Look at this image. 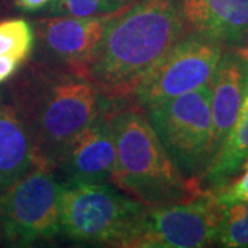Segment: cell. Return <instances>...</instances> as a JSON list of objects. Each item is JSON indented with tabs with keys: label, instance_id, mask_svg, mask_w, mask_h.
Wrapping results in <instances>:
<instances>
[{
	"label": "cell",
	"instance_id": "obj_1",
	"mask_svg": "<svg viewBox=\"0 0 248 248\" xmlns=\"http://www.w3.org/2000/svg\"><path fill=\"white\" fill-rule=\"evenodd\" d=\"M187 32L177 0H135L109 18L87 78L128 101L145 73Z\"/></svg>",
	"mask_w": 248,
	"mask_h": 248
},
{
	"label": "cell",
	"instance_id": "obj_2",
	"mask_svg": "<svg viewBox=\"0 0 248 248\" xmlns=\"http://www.w3.org/2000/svg\"><path fill=\"white\" fill-rule=\"evenodd\" d=\"M39 166L54 170L66 145L113 104L86 76L33 61L11 86Z\"/></svg>",
	"mask_w": 248,
	"mask_h": 248
},
{
	"label": "cell",
	"instance_id": "obj_3",
	"mask_svg": "<svg viewBox=\"0 0 248 248\" xmlns=\"http://www.w3.org/2000/svg\"><path fill=\"white\" fill-rule=\"evenodd\" d=\"M110 123L116 145L113 185L146 207L181 203L204 193L170 159L143 109L113 101Z\"/></svg>",
	"mask_w": 248,
	"mask_h": 248
},
{
	"label": "cell",
	"instance_id": "obj_4",
	"mask_svg": "<svg viewBox=\"0 0 248 248\" xmlns=\"http://www.w3.org/2000/svg\"><path fill=\"white\" fill-rule=\"evenodd\" d=\"M145 208L110 184L62 182L61 234L78 243L120 247Z\"/></svg>",
	"mask_w": 248,
	"mask_h": 248
},
{
	"label": "cell",
	"instance_id": "obj_5",
	"mask_svg": "<svg viewBox=\"0 0 248 248\" xmlns=\"http://www.w3.org/2000/svg\"><path fill=\"white\" fill-rule=\"evenodd\" d=\"M143 112L179 171L199 181L213 161L211 81Z\"/></svg>",
	"mask_w": 248,
	"mask_h": 248
},
{
	"label": "cell",
	"instance_id": "obj_6",
	"mask_svg": "<svg viewBox=\"0 0 248 248\" xmlns=\"http://www.w3.org/2000/svg\"><path fill=\"white\" fill-rule=\"evenodd\" d=\"M61 192L53 169L31 170L0 195V240L28 247L61 234Z\"/></svg>",
	"mask_w": 248,
	"mask_h": 248
},
{
	"label": "cell",
	"instance_id": "obj_7",
	"mask_svg": "<svg viewBox=\"0 0 248 248\" xmlns=\"http://www.w3.org/2000/svg\"><path fill=\"white\" fill-rule=\"evenodd\" d=\"M225 48L211 37L186 32L145 73L128 101L145 110L203 87L213 79Z\"/></svg>",
	"mask_w": 248,
	"mask_h": 248
},
{
	"label": "cell",
	"instance_id": "obj_8",
	"mask_svg": "<svg viewBox=\"0 0 248 248\" xmlns=\"http://www.w3.org/2000/svg\"><path fill=\"white\" fill-rule=\"evenodd\" d=\"M222 207L213 192L192 200L146 207L123 248H202L217 240Z\"/></svg>",
	"mask_w": 248,
	"mask_h": 248
},
{
	"label": "cell",
	"instance_id": "obj_9",
	"mask_svg": "<svg viewBox=\"0 0 248 248\" xmlns=\"http://www.w3.org/2000/svg\"><path fill=\"white\" fill-rule=\"evenodd\" d=\"M112 14L95 17L55 16L33 22V60L87 78V71Z\"/></svg>",
	"mask_w": 248,
	"mask_h": 248
},
{
	"label": "cell",
	"instance_id": "obj_10",
	"mask_svg": "<svg viewBox=\"0 0 248 248\" xmlns=\"http://www.w3.org/2000/svg\"><path fill=\"white\" fill-rule=\"evenodd\" d=\"M112 105L83 128L62 151L54 166V171L62 182L113 184L116 145L110 123Z\"/></svg>",
	"mask_w": 248,
	"mask_h": 248
},
{
	"label": "cell",
	"instance_id": "obj_11",
	"mask_svg": "<svg viewBox=\"0 0 248 248\" xmlns=\"http://www.w3.org/2000/svg\"><path fill=\"white\" fill-rule=\"evenodd\" d=\"M248 89V61L236 47H226L211 79L213 160L239 117ZM213 163V161H211Z\"/></svg>",
	"mask_w": 248,
	"mask_h": 248
},
{
	"label": "cell",
	"instance_id": "obj_12",
	"mask_svg": "<svg viewBox=\"0 0 248 248\" xmlns=\"http://www.w3.org/2000/svg\"><path fill=\"white\" fill-rule=\"evenodd\" d=\"M187 32L237 47L248 28V0H177Z\"/></svg>",
	"mask_w": 248,
	"mask_h": 248
},
{
	"label": "cell",
	"instance_id": "obj_13",
	"mask_svg": "<svg viewBox=\"0 0 248 248\" xmlns=\"http://www.w3.org/2000/svg\"><path fill=\"white\" fill-rule=\"evenodd\" d=\"M39 166L35 146L13 104H0V195Z\"/></svg>",
	"mask_w": 248,
	"mask_h": 248
},
{
	"label": "cell",
	"instance_id": "obj_14",
	"mask_svg": "<svg viewBox=\"0 0 248 248\" xmlns=\"http://www.w3.org/2000/svg\"><path fill=\"white\" fill-rule=\"evenodd\" d=\"M248 157V89L239 117L211 166L199 179L203 190H218L243 170Z\"/></svg>",
	"mask_w": 248,
	"mask_h": 248
},
{
	"label": "cell",
	"instance_id": "obj_15",
	"mask_svg": "<svg viewBox=\"0 0 248 248\" xmlns=\"http://www.w3.org/2000/svg\"><path fill=\"white\" fill-rule=\"evenodd\" d=\"M221 207V223L215 243L221 247L248 248V202Z\"/></svg>",
	"mask_w": 248,
	"mask_h": 248
},
{
	"label": "cell",
	"instance_id": "obj_16",
	"mask_svg": "<svg viewBox=\"0 0 248 248\" xmlns=\"http://www.w3.org/2000/svg\"><path fill=\"white\" fill-rule=\"evenodd\" d=\"M33 27L22 18L0 21V55H10L24 62L33 51Z\"/></svg>",
	"mask_w": 248,
	"mask_h": 248
},
{
	"label": "cell",
	"instance_id": "obj_17",
	"mask_svg": "<svg viewBox=\"0 0 248 248\" xmlns=\"http://www.w3.org/2000/svg\"><path fill=\"white\" fill-rule=\"evenodd\" d=\"M135 0H51L45 9V16L95 17L113 14L130 6Z\"/></svg>",
	"mask_w": 248,
	"mask_h": 248
},
{
	"label": "cell",
	"instance_id": "obj_18",
	"mask_svg": "<svg viewBox=\"0 0 248 248\" xmlns=\"http://www.w3.org/2000/svg\"><path fill=\"white\" fill-rule=\"evenodd\" d=\"M213 193L219 205L248 202V169L239 179L231 181L221 189L213 190Z\"/></svg>",
	"mask_w": 248,
	"mask_h": 248
},
{
	"label": "cell",
	"instance_id": "obj_19",
	"mask_svg": "<svg viewBox=\"0 0 248 248\" xmlns=\"http://www.w3.org/2000/svg\"><path fill=\"white\" fill-rule=\"evenodd\" d=\"M21 62L10 57V55H0V83L10 79L18 69Z\"/></svg>",
	"mask_w": 248,
	"mask_h": 248
},
{
	"label": "cell",
	"instance_id": "obj_20",
	"mask_svg": "<svg viewBox=\"0 0 248 248\" xmlns=\"http://www.w3.org/2000/svg\"><path fill=\"white\" fill-rule=\"evenodd\" d=\"M51 0H16V6L22 11L35 13L43 10Z\"/></svg>",
	"mask_w": 248,
	"mask_h": 248
},
{
	"label": "cell",
	"instance_id": "obj_21",
	"mask_svg": "<svg viewBox=\"0 0 248 248\" xmlns=\"http://www.w3.org/2000/svg\"><path fill=\"white\" fill-rule=\"evenodd\" d=\"M236 48H239V51L246 58H247V61H248V28H247V31H246V33H244V37H243V42L240 43V46H237Z\"/></svg>",
	"mask_w": 248,
	"mask_h": 248
},
{
	"label": "cell",
	"instance_id": "obj_22",
	"mask_svg": "<svg viewBox=\"0 0 248 248\" xmlns=\"http://www.w3.org/2000/svg\"><path fill=\"white\" fill-rule=\"evenodd\" d=\"M246 169H248V157L247 160H246V163H244V166H243V170H246Z\"/></svg>",
	"mask_w": 248,
	"mask_h": 248
}]
</instances>
